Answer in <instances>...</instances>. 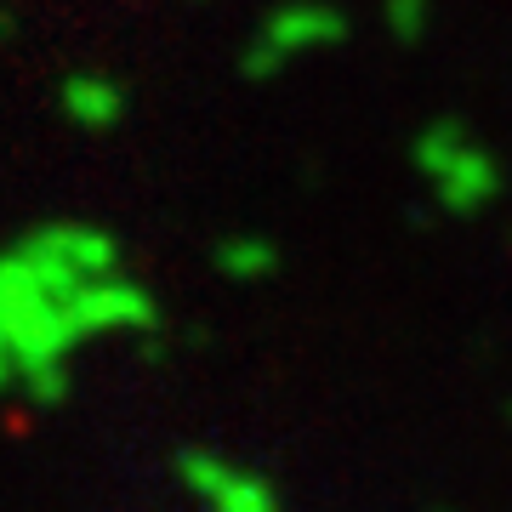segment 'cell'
<instances>
[{
    "label": "cell",
    "mask_w": 512,
    "mask_h": 512,
    "mask_svg": "<svg viewBox=\"0 0 512 512\" xmlns=\"http://www.w3.org/2000/svg\"><path fill=\"white\" fill-rule=\"evenodd\" d=\"M18 382V359H12V342H6V330H0V387Z\"/></svg>",
    "instance_id": "obj_8"
},
{
    "label": "cell",
    "mask_w": 512,
    "mask_h": 512,
    "mask_svg": "<svg viewBox=\"0 0 512 512\" xmlns=\"http://www.w3.org/2000/svg\"><path fill=\"white\" fill-rule=\"evenodd\" d=\"M416 171L433 183V200L450 211V217H478L484 205H495L501 194V165L473 131L461 120H433V126L416 137L410 148Z\"/></svg>",
    "instance_id": "obj_2"
},
{
    "label": "cell",
    "mask_w": 512,
    "mask_h": 512,
    "mask_svg": "<svg viewBox=\"0 0 512 512\" xmlns=\"http://www.w3.org/2000/svg\"><path fill=\"white\" fill-rule=\"evenodd\" d=\"M171 467H177V484L211 512H274L279 507L274 478L251 473V467H239V461L217 456V450H183Z\"/></svg>",
    "instance_id": "obj_4"
},
{
    "label": "cell",
    "mask_w": 512,
    "mask_h": 512,
    "mask_svg": "<svg viewBox=\"0 0 512 512\" xmlns=\"http://www.w3.org/2000/svg\"><path fill=\"white\" fill-rule=\"evenodd\" d=\"M63 114H69L74 126H86V131H109V126L126 120V86L109 80V74L80 69V74L63 80Z\"/></svg>",
    "instance_id": "obj_5"
},
{
    "label": "cell",
    "mask_w": 512,
    "mask_h": 512,
    "mask_svg": "<svg viewBox=\"0 0 512 512\" xmlns=\"http://www.w3.org/2000/svg\"><path fill=\"white\" fill-rule=\"evenodd\" d=\"M427 12H433V0H387V29L410 46V40H421V29H427Z\"/></svg>",
    "instance_id": "obj_7"
},
{
    "label": "cell",
    "mask_w": 512,
    "mask_h": 512,
    "mask_svg": "<svg viewBox=\"0 0 512 512\" xmlns=\"http://www.w3.org/2000/svg\"><path fill=\"white\" fill-rule=\"evenodd\" d=\"M114 268L120 245L92 222H46L0 251V330L35 404H57L69 393V353L86 342L80 296Z\"/></svg>",
    "instance_id": "obj_1"
},
{
    "label": "cell",
    "mask_w": 512,
    "mask_h": 512,
    "mask_svg": "<svg viewBox=\"0 0 512 512\" xmlns=\"http://www.w3.org/2000/svg\"><path fill=\"white\" fill-rule=\"evenodd\" d=\"M211 262H217V274L234 279V285H262V279L279 268V251H274V239H262V234H234V239L217 245Z\"/></svg>",
    "instance_id": "obj_6"
},
{
    "label": "cell",
    "mask_w": 512,
    "mask_h": 512,
    "mask_svg": "<svg viewBox=\"0 0 512 512\" xmlns=\"http://www.w3.org/2000/svg\"><path fill=\"white\" fill-rule=\"evenodd\" d=\"M348 40V18L325 6V0H291V6H279L268 12V23L251 35L245 46V63L239 69L251 74V80H268L279 74L285 63L296 57H313V52H330V46H342Z\"/></svg>",
    "instance_id": "obj_3"
}]
</instances>
